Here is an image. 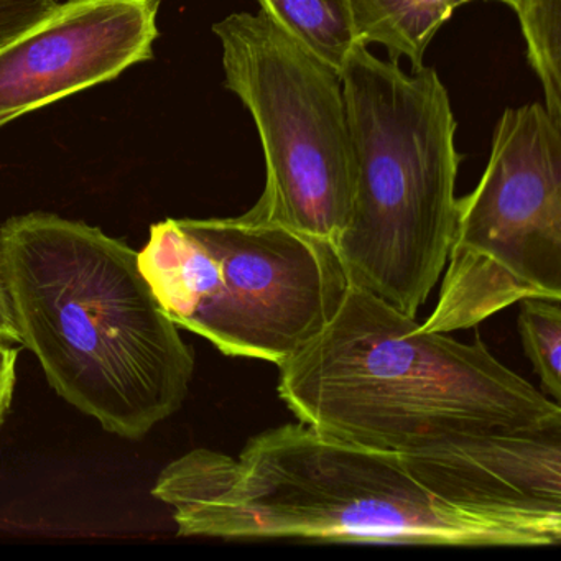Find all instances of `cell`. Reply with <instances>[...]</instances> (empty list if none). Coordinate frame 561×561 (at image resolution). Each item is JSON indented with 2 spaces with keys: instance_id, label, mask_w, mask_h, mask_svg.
Instances as JSON below:
<instances>
[{
  "instance_id": "1",
  "label": "cell",
  "mask_w": 561,
  "mask_h": 561,
  "mask_svg": "<svg viewBox=\"0 0 561 561\" xmlns=\"http://www.w3.org/2000/svg\"><path fill=\"white\" fill-rule=\"evenodd\" d=\"M152 495L179 537L551 547L561 541V428L423 451H380L305 423L238 458L196 448Z\"/></svg>"
},
{
  "instance_id": "2",
  "label": "cell",
  "mask_w": 561,
  "mask_h": 561,
  "mask_svg": "<svg viewBox=\"0 0 561 561\" xmlns=\"http://www.w3.org/2000/svg\"><path fill=\"white\" fill-rule=\"evenodd\" d=\"M0 280L51 389L106 432L140 439L182 409L195 353L126 242L51 213L14 216L0 226Z\"/></svg>"
},
{
  "instance_id": "3",
  "label": "cell",
  "mask_w": 561,
  "mask_h": 561,
  "mask_svg": "<svg viewBox=\"0 0 561 561\" xmlns=\"http://www.w3.org/2000/svg\"><path fill=\"white\" fill-rule=\"evenodd\" d=\"M420 324L350 284L330 323L278 366V397L298 422L380 451L561 428L560 403L484 341Z\"/></svg>"
},
{
  "instance_id": "4",
  "label": "cell",
  "mask_w": 561,
  "mask_h": 561,
  "mask_svg": "<svg viewBox=\"0 0 561 561\" xmlns=\"http://www.w3.org/2000/svg\"><path fill=\"white\" fill-rule=\"evenodd\" d=\"M399 61L357 44L341 67L356 190L334 249L351 285L416 317L445 271L462 156L438 73Z\"/></svg>"
},
{
  "instance_id": "5",
  "label": "cell",
  "mask_w": 561,
  "mask_h": 561,
  "mask_svg": "<svg viewBox=\"0 0 561 561\" xmlns=\"http://www.w3.org/2000/svg\"><path fill=\"white\" fill-rule=\"evenodd\" d=\"M213 32L226 88L251 113L264 149V193L245 218L336 245L356 190L340 73L262 12L228 15Z\"/></svg>"
},
{
  "instance_id": "6",
  "label": "cell",
  "mask_w": 561,
  "mask_h": 561,
  "mask_svg": "<svg viewBox=\"0 0 561 561\" xmlns=\"http://www.w3.org/2000/svg\"><path fill=\"white\" fill-rule=\"evenodd\" d=\"M524 298L561 300V124L540 103L499 119L481 180L458 198L438 301L420 328L469 330Z\"/></svg>"
},
{
  "instance_id": "7",
  "label": "cell",
  "mask_w": 561,
  "mask_h": 561,
  "mask_svg": "<svg viewBox=\"0 0 561 561\" xmlns=\"http://www.w3.org/2000/svg\"><path fill=\"white\" fill-rule=\"evenodd\" d=\"M176 221L183 264L163 311L226 356L280 366L330 323L350 287L330 242L244 215Z\"/></svg>"
},
{
  "instance_id": "8",
  "label": "cell",
  "mask_w": 561,
  "mask_h": 561,
  "mask_svg": "<svg viewBox=\"0 0 561 561\" xmlns=\"http://www.w3.org/2000/svg\"><path fill=\"white\" fill-rule=\"evenodd\" d=\"M159 0H65L0 45V129L150 60Z\"/></svg>"
},
{
  "instance_id": "9",
  "label": "cell",
  "mask_w": 561,
  "mask_h": 561,
  "mask_svg": "<svg viewBox=\"0 0 561 561\" xmlns=\"http://www.w3.org/2000/svg\"><path fill=\"white\" fill-rule=\"evenodd\" d=\"M472 0H351L357 42L380 45L389 58L405 57L413 71L422 70L426 48L436 32Z\"/></svg>"
},
{
  "instance_id": "10",
  "label": "cell",
  "mask_w": 561,
  "mask_h": 561,
  "mask_svg": "<svg viewBox=\"0 0 561 561\" xmlns=\"http://www.w3.org/2000/svg\"><path fill=\"white\" fill-rule=\"evenodd\" d=\"M261 12L340 73L357 42L351 0H257Z\"/></svg>"
},
{
  "instance_id": "11",
  "label": "cell",
  "mask_w": 561,
  "mask_h": 561,
  "mask_svg": "<svg viewBox=\"0 0 561 561\" xmlns=\"http://www.w3.org/2000/svg\"><path fill=\"white\" fill-rule=\"evenodd\" d=\"M527 58L545 93V107L561 123V0H518L515 9Z\"/></svg>"
},
{
  "instance_id": "12",
  "label": "cell",
  "mask_w": 561,
  "mask_h": 561,
  "mask_svg": "<svg viewBox=\"0 0 561 561\" xmlns=\"http://www.w3.org/2000/svg\"><path fill=\"white\" fill-rule=\"evenodd\" d=\"M517 327L525 356L540 379L545 393L561 399V300L524 298L518 301Z\"/></svg>"
},
{
  "instance_id": "13",
  "label": "cell",
  "mask_w": 561,
  "mask_h": 561,
  "mask_svg": "<svg viewBox=\"0 0 561 561\" xmlns=\"http://www.w3.org/2000/svg\"><path fill=\"white\" fill-rule=\"evenodd\" d=\"M55 0H0V45L50 14Z\"/></svg>"
},
{
  "instance_id": "14",
  "label": "cell",
  "mask_w": 561,
  "mask_h": 561,
  "mask_svg": "<svg viewBox=\"0 0 561 561\" xmlns=\"http://www.w3.org/2000/svg\"><path fill=\"white\" fill-rule=\"evenodd\" d=\"M19 354L15 344L0 340V426L4 425L14 399Z\"/></svg>"
},
{
  "instance_id": "15",
  "label": "cell",
  "mask_w": 561,
  "mask_h": 561,
  "mask_svg": "<svg viewBox=\"0 0 561 561\" xmlns=\"http://www.w3.org/2000/svg\"><path fill=\"white\" fill-rule=\"evenodd\" d=\"M0 340L12 344H21V336H19L18 328H15L11 305H9L8 294H5L2 280H0Z\"/></svg>"
},
{
  "instance_id": "16",
  "label": "cell",
  "mask_w": 561,
  "mask_h": 561,
  "mask_svg": "<svg viewBox=\"0 0 561 561\" xmlns=\"http://www.w3.org/2000/svg\"><path fill=\"white\" fill-rule=\"evenodd\" d=\"M495 2H502V4L508 5L511 9H517L518 0H495Z\"/></svg>"
},
{
  "instance_id": "17",
  "label": "cell",
  "mask_w": 561,
  "mask_h": 561,
  "mask_svg": "<svg viewBox=\"0 0 561 561\" xmlns=\"http://www.w3.org/2000/svg\"><path fill=\"white\" fill-rule=\"evenodd\" d=\"M55 2H61V0H55Z\"/></svg>"
}]
</instances>
